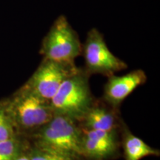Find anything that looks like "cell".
<instances>
[{"instance_id":"obj_7","label":"cell","mask_w":160,"mask_h":160,"mask_svg":"<svg viewBox=\"0 0 160 160\" xmlns=\"http://www.w3.org/2000/svg\"><path fill=\"white\" fill-rule=\"evenodd\" d=\"M81 129L80 156L83 160H113L120 157V131Z\"/></svg>"},{"instance_id":"obj_10","label":"cell","mask_w":160,"mask_h":160,"mask_svg":"<svg viewBox=\"0 0 160 160\" xmlns=\"http://www.w3.org/2000/svg\"><path fill=\"white\" fill-rule=\"evenodd\" d=\"M120 142L125 160H141L150 156L159 157L160 155L159 150L151 147L133 135L125 123L120 131Z\"/></svg>"},{"instance_id":"obj_14","label":"cell","mask_w":160,"mask_h":160,"mask_svg":"<svg viewBox=\"0 0 160 160\" xmlns=\"http://www.w3.org/2000/svg\"><path fill=\"white\" fill-rule=\"evenodd\" d=\"M12 160H29V159L28 157L27 154H26V151H25V152H24V153H22V154L19 155L18 157L14 158V159Z\"/></svg>"},{"instance_id":"obj_9","label":"cell","mask_w":160,"mask_h":160,"mask_svg":"<svg viewBox=\"0 0 160 160\" xmlns=\"http://www.w3.org/2000/svg\"><path fill=\"white\" fill-rule=\"evenodd\" d=\"M146 81L147 75L141 69L134 70L122 76H110L104 86L102 99L112 107L119 109L124 100Z\"/></svg>"},{"instance_id":"obj_4","label":"cell","mask_w":160,"mask_h":160,"mask_svg":"<svg viewBox=\"0 0 160 160\" xmlns=\"http://www.w3.org/2000/svg\"><path fill=\"white\" fill-rule=\"evenodd\" d=\"M81 43L77 31L67 18L59 16L55 20L42 42L39 53L43 58L68 64H75V59L82 55Z\"/></svg>"},{"instance_id":"obj_2","label":"cell","mask_w":160,"mask_h":160,"mask_svg":"<svg viewBox=\"0 0 160 160\" xmlns=\"http://www.w3.org/2000/svg\"><path fill=\"white\" fill-rule=\"evenodd\" d=\"M90 75L79 68L68 77L50 100L54 114L62 115L79 122L96 98L89 85Z\"/></svg>"},{"instance_id":"obj_11","label":"cell","mask_w":160,"mask_h":160,"mask_svg":"<svg viewBox=\"0 0 160 160\" xmlns=\"http://www.w3.org/2000/svg\"><path fill=\"white\" fill-rule=\"evenodd\" d=\"M29 160H83L81 157L45 146L32 145L26 150Z\"/></svg>"},{"instance_id":"obj_5","label":"cell","mask_w":160,"mask_h":160,"mask_svg":"<svg viewBox=\"0 0 160 160\" xmlns=\"http://www.w3.org/2000/svg\"><path fill=\"white\" fill-rule=\"evenodd\" d=\"M85 59L84 69L88 74H101L108 77L127 69L128 65L113 54L108 48L102 33L97 28L88 32L82 48Z\"/></svg>"},{"instance_id":"obj_8","label":"cell","mask_w":160,"mask_h":160,"mask_svg":"<svg viewBox=\"0 0 160 160\" xmlns=\"http://www.w3.org/2000/svg\"><path fill=\"white\" fill-rule=\"evenodd\" d=\"M85 130L121 131L124 121L119 109L112 107L102 99H95L84 117L78 122Z\"/></svg>"},{"instance_id":"obj_13","label":"cell","mask_w":160,"mask_h":160,"mask_svg":"<svg viewBox=\"0 0 160 160\" xmlns=\"http://www.w3.org/2000/svg\"><path fill=\"white\" fill-rule=\"evenodd\" d=\"M19 136L6 111L2 100H0V142ZM20 136V135H19Z\"/></svg>"},{"instance_id":"obj_6","label":"cell","mask_w":160,"mask_h":160,"mask_svg":"<svg viewBox=\"0 0 160 160\" xmlns=\"http://www.w3.org/2000/svg\"><path fill=\"white\" fill-rule=\"evenodd\" d=\"M78 69L75 64L59 62L43 58L24 85L39 97L51 100L61 84Z\"/></svg>"},{"instance_id":"obj_12","label":"cell","mask_w":160,"mask_h":160,"mask_svg":"<svg viewBox=\"0 0 160 160\" xmlns=\"http://www.w3.org/2000/svg\"><path fill=\"white\" fill-rule=\"evenodd\" d=\"M28 145V139L19 135L0 142V160L13 159L25 152Z\"/></svg>"},{"instance_id":"obj_3","label":"cell","mask_w":160,"mask_h":160,"mask_svg":"<svg viewBox=\"0 0 160 160\" xmlns=\"http://www.w3.org/2000/svg\"><path fill=\"white\" fill-rule=\"evenodd\" d=\"M81 137L82 129L77 122L54 114L49 122L26 138L32 145L48 147L81 157Z\"/></svg>"},{"instance_id":"obj_1","label":"cell","mask_w":160,"mask_h":160,"mask_svg":"<svg viewBox=\"0 0 160 160\" xmlns=\"http://www.w3.org/2000/svg\"><path fill=\"white\" fill-rule=\"evenodd\" d=\"M2 100L17 133L25 137L49 122L54 115L50 100L39 97L24 85Z\"/></svg>"}]
</instances>
